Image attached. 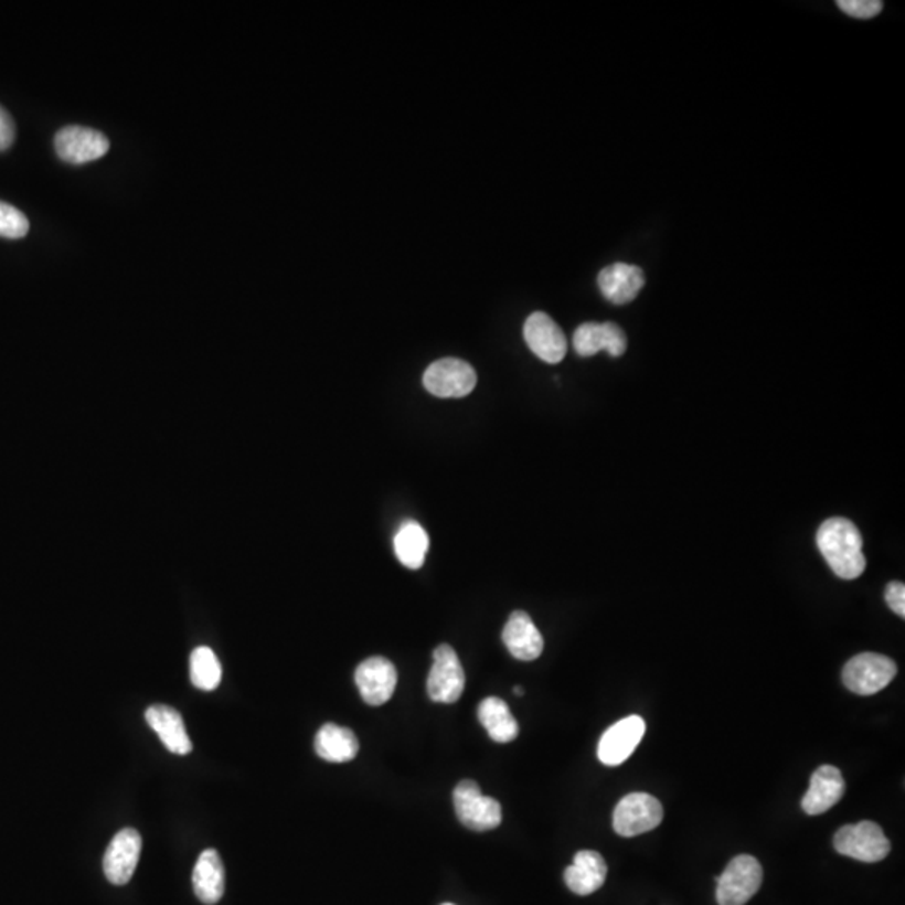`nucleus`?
Returning a JSON list of instances; mask_svg holds the SVG:
<instances>
[{
    "mask_svg": "<svg viewBox=\"0 0 905 905\" xmlns=\"http://www.w3.org/2000/svg\"><path fill=\"white\" fill-rule=\"evenodd\" d=\"M453 801L460 822L475 832H487L502 823V807L494 798L485 797L477 781H460L453 794Z\"/></svg>",
    "mask_w": 905,
    "mask_h": 905,
    "instance_id": "obj_5",
    "label": "nucleus"
},
{
    "mask_svg": "<svg viewBox=\"0 0 905 905\" xmlns=\"http://www.w3.org/2000/svg\"><path fill=\"white\" fill-rule=\"evenodd\" d=\"M313 746L317 755L331 763L351 762L359 753V742L354 733L334 723L324 724L319 730Z\"/></svg>",
    "mask_w": 905,
    "mask_h": 905,
    "instance_id": "obj_21",
    "label": "nucleus"
},
{
    "mask_svg": "<svg viewBox=\"0 0 905 905\" xmlns=\"http://www.w3.org/2000/svg\"><path fill=\"white\" fill-rule=\"evenodd\" d=\"M845 795V780L837 766L823 765L815 769L810 788L801 800V808L808 815H822L835 807Z\"/></svg>",
    "mask_w": 905,
    "mask_h": 905,
    "instance_id": "obj_14",
    "label": "nucleus"
},
{
    "mask_svg": "<svg viewBox=\"0 0 905 905\" xmlns=\"http://www.w3.org/2000/svg\"><path fill=\"white\" fill-rule=\"evenodd\" d=\"M885 603L898 617H905V585L902 582H891L885 590Z\"/></svg>",
    "mask_w": 905,
    "mask_h": 905,
    "instance_id": "obj_27",
    "label": "nucleus"
},
{
    "mask_svg": "<svg viewBox=\"0 0 905 905\" xmlns=\"http://www.w3.org/2000/svg\"><path fill=\"white\" fill-rule=\"evenodd\" d=\"M193 891L206 905L216 904L225 892V869L222 856L213 849L205 850L193 869Z\"/></svg>",
    "mask_w": 905,
    "mask_h": 905,
    "instance_id": "obj_20",
    "label": "nucleus"
},
{
    "mask_svg": "<svg viewBox=\"0 0 905 905\" xmlns=\"http://www.w3.org/2000/svg\"><path fill=\"white\" fill-rule=\"evenodd\" d=\"M833 847L840 855L850 856L865 864L881 862L891 852V842L884 830L869 820L842 827L833 837Z\"/></svg>",
    "mask_w": 905,
    "mask_h": 905,
    "instance_id": "obj_3",
    "label": "nucleus"
},
{
    "mask_svg": "<svg viewBox=\"0 0 905 905\" xmlns=\"http://www.w3.org/2000/svg\"><path fill=\"white\" fill-rule=\"evenodd\" d=\"M607 877L604 856L594 850L575 853L574 864L565 869V884L577 895H590L603 887Z\"/></svg>",
    "mask_w": 905,
    "mask_h": 905,
    "instance_id": "obj_19",
    "label": "nucleus"
},
{
    "mask_svg": "<svg viewBox=\"0 0 905 905\" xmlns=\"http://www.w3.org/2000/svg\"><path fill=\"white\" fill-rule=\"evenodd\" d=\"M429 539L426 530L415 520H407L394 536V552L404 567L416 568L425 564L428 554Z\"/></svg>",
    "mask_w": 905,
    "mask_h": 905,
    "instance_id": "obj_23",
    "label": "nucleus"
},
{
    "mask_svg": "<svg viewBox=\"0 0 905 905\" xmlns=\"http://www.w3.org/2000/svg\"><path fill=\"white\" fill-rule=\"evenodd\" d=\"M192 684L202 691H213L222 681V666L210 648H196L190 658Z\"/></svg>",
    "mask_w": 905,
    "mask_h": 905,
    "instance_id": "obj_24",
    "label": "nucleus"
},
{
    "mask_svg": "<svg viewBox=\"0 0 905 905\" xmlns=\"http://www.w3.org/2000/svg\"><path fill=\"white\" fill-rule=\"evenodd\" d=\"M28 232V216L15 206L0 202V237L24 238Z\"/></svg>",
    "mask_w": 905,
    "mask_h": 905,
    "instance_id": "obj_25",
    "label": "nucleus"
},
{
    "mask_svg": "<svg viewBox=\"0 0 905 905\" xmlns=\"http://www.w3.org/2000/svg\"><path fill=\"white\" fill-rule=\"evenodd\" d=\"M15 140L14 119L0 106V151L9 150Z\"/></svg>",
    "mask_w": 905,
    "mask_h": 905,
    "instance_id": "obj_28",
    "label": "nucleus"
},
{
    "mask_svg": "<svg viewBox=\"0 0 905 905\" xmlns=\"http://www.w3.org/2000/svg\"><path fill=\"white\" fill-rule=\"evenodd\" d=\"M478 720L493 742L510 743L519 736V723L510 713L509 704L500 698L490 696L481 701Z\"/></svg>",
    "mask_w": 905,
    "mask_h": 905,
    "instance_id": "obj_22",
    "label": "nucleus"
},
{
    "mask_svg": "<svg viewBox=\"0 0 905 905\" xmlns=\"http://www.w3.org/2000/svg\"><path fill=\"white\" fill-rule=\"evenodd\" d=\"M763 869L752 855H738L716 877L720 905H745L762 887Z\"/></svg>",
    "mask_w": 905,
    "mask_h": 905,
    "instance_id": "obj_4",
    "label": "nucleus"
},
{
    "mask_svg": "<svg viewBox=\"0 0 905 905\" xmlns=\"http://www.w3.org/2000/svg\"><path fill=\"white\" fill-rule=\"evenodd\" d=\"M574 349L582 358H590L600 351L620 358L626 352L627 338L622 329L613 322H585L575 331Z\"/></svg>",
    "mask_w": 905,
    "mask_h": 905,
    "instance_id": "obj_15",
    "label": "nucleus"
},
{
    "mask_svg": "<svg viewBox=\"0 0 905 905\" xmlns=\"http://www.w3.org/2000/svg\"><path fill=\"white\" fill-rule=\"evenodd\" d=\"M503 642L513 658L520 661H533L540 658L543 651V638L536 629L529 614L523 610H515L510 616L509 622L502 634Z\"/></svg>",
    "mask_w": 905,
    "mask_h": 905,
    "instance_id": "obj_18",
    "label": "nucleus"
},
{
    "mask_svg": "<svg viewBox=\"0 0 905 905\" xmlns=\"http://www.w3.org/2000/svg\"><path fill=\"white\" fill-rule=\"evenodd\" d=\"M465 671L451 646L441 645L433 652V668L428 675V694L435 703L451 704L460 700L465 690Z\"/></svg>",
    "mask_w": 905,
    "mask_h": 905,
    "instance_id": "obj_7",
    "label": "nucleus"
},
{
    "mask_svg": "<svg viewBox=\"0 0 905 905\" xmlns=\"http://www.w3.org/2000/svg\"><path fill=\"white\" fill-rule=\"evenodd\" d=\"M646 735V721L638 714L613 724L599 742L597 756L607 766H619L632 756Z\"/></svg>",
    "mask_w": 905,
    "mask_h": 905,
    "instance_id": "obj_10",
    "label": "nucleus"
},
{
    "mask_svg": "<svg viewBox=\"0 0 905 905\" xmlns=\"http://www.w3.org/2000/svg\"><path fill=\"white\" fill-rule=\"evenodd\" d=\"M664 810L661 801L649 794L636 791L624 797L614 810V830L620 837H638L661 826Z\"/></svg>",
    "mask_w": 905,
    "mask_h": 905,
    "instance_id": "obj_6",
    "label": "nucleus"
},
{
    "mask_svg": "<svg viewBox=\"0 0 905 905\" xmlns=\"http://www.w3.org/2000/svg\"><path fill=\"white\" fill-rule=\"evenodd\" d=\"M57 157L70 164L99 160L109 151V140L98 129L66 126L54 138Z\"/></svg>",
    "mask_w": 905,
    "mask_h": 905,
    "instance_id": "obj_9",
    "label": "nucleus"
},
{
    "mask_svg": "<svg viewBox=\"0 0 905 905\" xmlns=\"http://www.w3.org/2000/svg\"><path fill=\"white\" fill-rule=\"evenodd\" d=\"M523 338L530 351L549 364H557L567 354V339L547 313H532L523 328Z\"/></svg>",
    "mask_w": 905,
    "mask_h": 905,
    "instance_id": "obj_13",
    "label": "nucleus"
},
{
    "mask_svg": "<svg viewBox=\"0 0 905 905\" xmlns=\"http://www.w3.org/2000/svg\"><path fill=\"white\" fill-rule=\"evenodd\" d=\"M837 6L850 18L855 19L875 18V15L881 14L882 8H884L881 0H839Z\"/></svg>",
    "mask_w": 905,
    "mask_h": 905,
    "instance_id": "obj_26",
    "label": "nucleus"
},
{
    "mask_svg": "<svg viewBox=\"0 0 905 905\" xmlns=\"http://www.w3.org/2000/svg\"><path fill=\"white\" fill-rule=\"evenodd\" d=\"M897 674V664L887 656L864 652L855 656L843 668L842 679L847 690L859 696H872L885 690Z\"/></svg>",
    "mask_w": 905,
    "mask_h": 905,
    "instance_id": "obj_2",
    "label": "nucleus"
},
{
    "mask_svg": "<svg viewBox=\"0 0 905 905\" xmlns=\"http://www.w3.org/2000/svg\"><path fill=\"white\" fill-rule=\"evenodd\" d=\"M513 693H515V694H517V696H522V694H523V688H520V686H515V688H513Z\"/></svg>",
    "mask_w": 905,
    "mask_h": 905,
    "instance_id": "obj_29",
    "label": "nucleus"
},
{
    "mask_svg": "<svg viewBox=\"0 0 905 905\" xmlns=\"http://www.w3.org/2000/svg\"><path fill=\"white\" fill-rule=\"evenodd\" d=\"M817 545L835 575L853 581L867 567L862 552V535L855 523L840 517L826 520L817 532Z\"/></svg>",
    "mask_w": 905,
    "mask_h": 905,
    "instance_id": "obj_1",
    "label": "nucleus"
},
{
    "mask_svg": "<svg viewBox=\"0 0 905 905\" xmlns=\"http://www.w3.org/2000/svg\"><path fill=\"white\" fill-rule=\"evenodd\" d=\"M443 905H455V904H443Z\"/></svg>",
    "mask_w": 905,
    "mask_h": 905,
    "instance_id": "obj_30",
    "label": "nucleus"
},
{
    "mask_svg": "<svg viewBox=\"0 0 905 905\" xmlns=\"http://www.w3.org/2000/svg\"><path fill=\"white\" fill-rule=\"evenodd\" d=\"M423 384L433 396L465 397L477 386V373L461 359H439L425 371Z\"/></svg>",
    "mask_w": 905,
    "mask_h": 905,
    "instance_id": "obj_8",
    "label": "nucleus"
},
{
    "mask_svg": "<svg viewBox=\"0 0 905 905\" xmlns=\"http://www.w3.org/2000/svg\"><path fill=\"white\" fill-rule=\"evenodd\" d=\"M397 672L393 662L374 656L361 662L355 669V684L361 691L362 700L370 706H383L396 690Z\"/></svg>",
    "mask_w": 905,
    "mask_h": 905,
    "instance_id": "obj_11",
    "label": "nucleus"
},
{
    "mask_svg": "<svg viewBox=\"0 0 905 905\" xmlns=\"http://www.w3.org/2000/svg\"><path fill=\"white\" fill-rule=\"evenodd\" d=\"M141 847V835L135 829H123L116 833L103 860L106 879L111 884L125 885L131 881L140 862Z\"/></svg>",
    "mask_w": 905,
    "mask_h": 905,
    "instance_id": "obj_12",
    "label": "nucleus"
},
{
    "mask_svg": "<svg viewBox=\"0 0 905 905\" xmlns=\"http://www.w3.org/2000/svg\"><path fill=\"white\" fill-rule=\"evenodd\" d=\"M147 723L160 736L168 752L174 755H189L193 749L192 739L187 733L183 717L174 707L155 704L147 710Z\"/></svg>",
    "mask_w": 905,
    "mask_h": 905,
    "instance_id": "obj_17",
    "label": "nucleus"
},
{
    "mask_svg": "<svg viewBox=\"0 0 905 905\" xmlns=\"http://www.w3.org/2000/svg\"><path fill=\"white\" fill-rule=\"evenodd\" d=\"M597 284H599L600 292L609 302L624 306L638 297L645 287L646 277L645 272L638 265L617 262L600 270Z\"/></svg>",
    "mask_w": 905,
    "mask_h": 905,
    "instance_id": "obj_16",
    "label": "nucleus"
}]
</instances>
